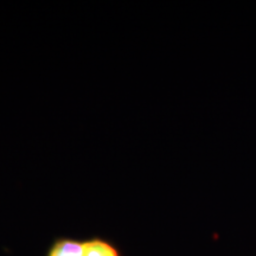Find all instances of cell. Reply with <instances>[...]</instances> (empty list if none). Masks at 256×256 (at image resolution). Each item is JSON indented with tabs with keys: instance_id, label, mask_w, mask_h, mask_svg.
Masks as SVG:
<instances>
[{
	"instance_id": "obj_2",
	"label": "cell",
	"mask_w": 256,
	"mask_h": 256,
	"mask_svg": "<svg viewBox=\"0 0 256 256\" xmlns=\"http://www.w3.org/2000/svg\"><path fill=\"white\" fill-rule=\"evenodd\" d=\"M84 256H121L119 248L108 240L92 238L84 241Z\"/></svg>"
},
{
	"instance_id": "obj_1",
	"label": "cell",
	"mask_w": 256,
	"mask_h": 256,
	"mask_svg": "<svg viewBox=\"0 0 256 256\" xmlns=\"http://www.w3.org/2000/svg\"><path fill=\"white\" fill-rule=\"evenodd\" d=\"M84 241L60 238L51 244L46 256H84Z\"/></svg>"
}]
</instances>
